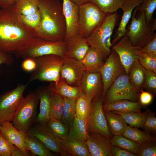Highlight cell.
I'll use <instances>...</instances> for the list:
<instances>
[{"instance_id":"cell-1","label":"cell","mask_w":156,"mask_h":156,"mask_svg":"<svg viewBox=\"0 0 156 156\" xmlns=\"http://www.w3.org/2000/svg\"><path fill=\"white\" fill-rule=\"evenodd\" d=\"M16 6L0 9V51L15 53L25 48L35 37L34 31L21 21Z\"/></svg>"},{"instance_id":"cell-2","label":"cell","mask_w":156,"mask_h":156,"mask_svg":"<svg viewBox=\"0 0 156 156\" xmlns=\"http://www.w3.org/2000/svg\"><path fill=\"white\" fill-rule=\"evenodd\" d=\"M41 23L34 31L35 37L52 41L64 40L66 24L62 4L59 0H38Z\"/></svg>"},{"instance_id":"cell-3","label":"cell","mask_w":156,"mask_h":156,"mask_svg":"<svg viewBox=\"0 0 156 156\" xmlns=\"http://www.w3.org/2000/svg\"><path fill=\"white\" fill-rule=\"evenodd\" d=\"M64 57L51 54L34 58L36 66L27 83L38 80L53 82L55 85H57L60 80L61 70Z\"/></svg>"},{"instance_id":"cell-4","label":"cell","mask_w":156,"mask_h":156,"mask_svg":"<svg viewBox=\"0 0 156 156\" xmlns=\"http://www.w3.org/2000/svg\"><path fill=\"white\" fill-rule=\"evenodd\" d=\"M137 11V7L134 10L131 22L125 36L133 46L142 48L156 35V20L154 19L148 24L144 12L138 11L139 15L136 16Z\"/></svg>"},{"instance_id":"cell-5","label":"cell","mask_w":156,"mask_h":156,"mask_svg":"<svg viewBox=\"0 0 156 156\" xmlns=\"http://www.w3.org/2000/svg\"><path fill=\"white\" fill-rule=\"evenodd\" d=\"M119 18L116 12L107 14L102 23L86 38L89 45L99 51L104 59H106L110 53L112 46L111 37Z\"/></svg>"},{"instance_id":"cell-6","label":"cell","mask_w":156,"mask_h":156,"mask_svg":"<svg viewBox=\"0 0 156 156\" xmlns=\"http://www.w3.org/2000/svg\"><path fill=\"white\" fill-rule=\"evenodd\" d=\"M65 42L64 40L52 41L35 37L24 49L15 53L17 57L35 58L48 55H55L64 57Z\"/></svg>"},{"instance_id":"cell-7","label":"cell","mask_w":156,"mask_h":156,"mask_svg":"<svg viewBox=\"0 0 156 156\" xmlns=\"http://www.w3.org/2000/svg\"><path fill=\"white\" fill-rule=\"evenodd\" d=\"M39 101L35 91L29 92L23 98L16 110L12 122L18 130L26 133L35 122Z\"/></svg>"},{"instance_id":"cell-8","label":"cell","mask_w":156,"mask_h":156,"mask_svg":"<svg viewBox=\"0 0 156 156\" xmlns=\"http://www.w3.org/2000/svg\"><path fill=\"white\" fill-rule=\"evenodd\" d=\"M106 16L92 2L79 5V34L87 38L102 23Z\"/></svg>"},{"instance_id":"cell-9","label":"cell","mask_w":156,"mask_h":156,"mask_svg":"<svg viewBox=\"0 0 156 156\" xmlns=\"http://www.w3.org/2000/svg\"><path fill=\"white\" fill-rule=\"evenodd\" d=\"M139 92L131 83L126 73L120 75L111 85L103 100V104L115 100L139 101Z\"/></svg>"},{"instance_id":"cell-10","label":"cell","mask_w":156,"mask_h":156,"mask_svg":"<svg viewBox=\"0 0 156 156\" xmlns=\"http://www.w3.org/2000/svg\"><path fill=\"white\" fill-rule=\"evenodd\" d=\"M28 85L19 84L14 89L0 95V125L6 121L12 122Z\"/></svg>"},{"instance_id":"cell-11","label":"cell","mask_w":156,"mask_h":156,"mask_svg":"<svg viewBox=\"0 0 156 156\" xmlns=\"http://www.w3.org/2000/svg\"><path fill=\"white\" fill-rule=\"evenodd\" d=\"M103 98L102 96L92 101L91 107L87 121L88 133H100L109 139L113 137L110 132L103 108Z\"/></svg>"},{"instance_id":"cell-12","label":"cell","mask_w":156,"mask_h":156,"mask_svg":"<svg viewBox=\"0 0 156 156\" xmlns=\"http://www.w3.org/2000/svg\"><path fill=\"white\" fill-rule=\"evenodd\" d=\"M106 59V61L99 71L103 85V99L114 82L120 75L125 73L118 54L112 48Z\"/></svg>"},{"instance_id":"cell-13","label":"cell","mask_w":156,"mask_h":156,"mask_svg":"<svg viewBox=\"0 0 156 156\" xmlns=\"http://www.w3.org/2000/svg\"><path fill=\"white\" fill-rule=\"evenodd\" d=\"M26 133L28 136L38 139L51 152L58 153L61 156H69L62 140L55 137L45 126L35 121Z\"/></svg>"},{"instance_id":"cell-14","label":"cell","mask_w":156,"mask_h":156,"mask_svg":"<svg viewBox=\"0 0 156 156\" xmlns=\"http://www.w3.org/2000/svg\"><path fill=\"white\" fill-rule=\"evenodd\" d=\"M86 69L82 62L66 55L61 68L60 81L69 85L80 86Z\"/></svg>"},{"instance_id":"cell-15","label":"cell","mask_w":156,"mask_h":156,"mask_svg":"<svg viewBox=\"0 0 156 156\" xmlns=\"http://www.w3.org/2000/svg\"><path fill=\"white\" fill-rule=\"evenodd\" d=\"M112 48L118 54L125 73L128 74L132 65L138 60L142 48L133 46L125 36Z\"/></svg>"},{"instance_id":"cell-16","label":"cell","mask_w":156,"mask_h":156,"mask_svg":"<svg viewBox=\"0 0 156 156\" xmlns=\"http://www.w3.org/2000/svg\"><path fill=\"white\" fill-rule=\"evenodd\" d=\"M85 143L92 156H112L111 140L100 133H88Z\"/></svg>"},{"instance_id":"cell-17","label":"cell","mask_w":156,"mask_h":156,"mask_svg":"<svg viewBox=\"0 0 156 156\" xmlns=\"http://www.w3.org/2000/svg\"><path fill=\"white\" fill-rule=\"evenodd\" d=\"M80 86L83 94L91 97L93 100L102 96L103 85L99 72L91 73L85 70Z\"/></svg>"},{"instance_id":"cell-18","label":"cell","mask_w":156,"mask_h":156,"mask_svg":"<svg viewBox=\"0 0 156 156\" xmlns=\"http://www.w3.org/2000/svg\"><path fill=\"white\" fill-rule=\"evenodd\" d=\"M62 6L66 24L65 41L79 34V5L72 0H63Z\"/></svg>"},{"instance_id":"cell-19","label":"cell","mask_w":156,"mask_h":156,"mask_svg":"<svg viewBox=\"0 0 156 156\" xmlns=\"http://www.w3.org/2000/svg\"><path fill=\"white\" fill-rule=\"evenodd\" d=\"M65 41L66 55L81 62L90 47L86 38L78 34Z\"/></svg>"},{"instance_id":"cell-20","label":"cell","mask_w":156,"mask_h":156,"mask_svg":"<svg viewBox=\"0 0 156 156\" xmlns=\"http://www.w3.org/2000/svg\"><path fill=\"white\" fill-rule=\"evenodd\" d=\"M142 0H126L121 9L123 11L120 22L112 40V45L115 44L125 35L126 28L134 9L142 2Z\"/></svg>"},{"instance_id":"cell-21","label":"cell","mask_w":156,"mask_h":156,"mask_svg":"<svg viewBox=\"0 0 156 156\" xmlns=\"http://www.w3.org/2000/svg\"><path fill=\"white\" fill-rule=\"evenodd\" d=\"M35 91L40 102V112L35 122L45 126L50 117L49 103L52 93L48 86L38 88Z\"/></svg>"},{"instance_id":"cell-22","label":"cell","mask_w":156,"mask_h":156,"mask_svg":"<svg viewBox=\"0 0 156 156\" xmlns=\"http://www.w3.org/2000/svg\"><path fill=\"white\" fill-rule=\"evenodd\" d=\"M0 132L10 143L22 151L29 152L21 132L14 127L12 122L6 121L1 123L0 125Z\"/></svg>"},{"instance_id":"cell-23","label":"cell","mask_w":156,"mask_h":156,"mask_svg":"<svg viewBox=\"0 0 156 156\" xmlns=\"http://www.w3.org/2000/svg\"><path fill=\"white\" fill-rule=\"evenodd\" d=\"M104 59L99 51L94 47L90 46L81 62L86 71L91 73L98 72L104 63Z\"/></svg>"},{"instance_id":"cell-24","label":"cell","mask_w":156,"mask_h":156,"mask_svg":"<svg viewBox=\"0 0 156 156\" xmlns=\"http://www.w3.org/2000/svg\"><path fill=\"white\" fill-rule=\"evenodd\" d=\"M142 105L139 101H133L127 99L114 101L103 104L104 110L123 112L141 113Z\"/></svg>"},{"instance_id":"cell-25","label":"cell","mask_w":156,"mask_h":156,"mask_svg":"<svg viewBox=\"0 0 156 156\" xmlns=\"http://www.w3.org/2000/svg\"><path fill=\"white\" fill-rule=\"evenodd\" d=\"M51 92L58 94L63 97L77 99L83 95L80 86H75L69 85L65 81H60L57 85L51 82L48 86Z\"/></svg>"},{"instance_id":"cell-26","label":"cell","mask_w":156,"mask_h":156,"mask_svg":"<svg viewBox=\"0 0 156 156\" xmlns=\"http://www.w3.org/2000/svg\"><path fill=\"white\" fill-rule=\"evenodd\" d=\"M21 132L28 150L34 156H53L51 151L38 139L28 136L26 133Z\"/></svg>"},{"instance_id":"cell-27","label":"cell","mask_w":156,"mask_h":156,"mask_svg":"<svg viewBox=\"0 0 156 156\" xmlns=\"http://www.w3.org/2000/svg\"><path fill=\"white\" fill-rule=\"evenodd\" d=\"M103 111L111 133L114 135H121L128 126L123 118L119 114L112 111Z\"/></svg>"},{"instance_id":"cell-28","label":"cell","mask_w":156,"mask_h":156,"mask_svg":"<svg viewBox=\"0 0 156 156\" xmlns=\"http://www.w3.org/2000/svg\"><path fill=\"white\" fill-rule=\"evenodd\" d=\"M62 140L69 156H92L85 142L78 141L68 135Z\"/></svg>"},{"instance_id":"cell-29","label":"cell","mask_w":156,"mask_h":156,"mask_svg":"<svg viewBox=\"0 0 156 156\" xmlns=\"http://www.w3.org/2000/svg\"><path fill=\"white\" fill-rule=\"evenodd\" d=\"M155 134H152L144 131H142L138 128L127 126L121 134L137 143L140 145L156 140Z\"/></svg>"},{"instance_id":"cell-30","label":"cell","mask_w":156,"mask_h":156,"mask_svg":"<svg viewBox=\"0 0 156 156\" xmlns=\"http://www.w3.org/2000/svg\"><path fill=\"white\" fill-rule=\"evenodd\" d=\"M145 70L138 60L132 65L128 74L131 83L139 92L143 89L145 77Z\"/></svg>"},{"instance_id":"cell-31","label":"cell","mask_w":156,"mask_h":156,"mask_svg":"<svg viewBox=\"0 0 156 156\" xmlns=\"http://www.w3.org/2000/svg\"><path fill=\"white\" fill-rule=\"evenodd\" d=\"M88 134L87 121L75 115L72 124L69 128L68 135L78 141L85 142Z\"/></svg>"},{"instance_id":"cell-32","label":"cell","mask_w":156,"mask_h":156,"mask_svg":"<svg viewBox=\"0 0 156 156\" xmlns=\"http://www.w3.org/2000/svg\"><path fill=\"white\" fill-rule=\"evenodd\" d=\"M112 111L120 115L130 126L138 128L142 127L150 111L149 109H147L143 113Z\"/></svg>"},{"instance_id":"cell-33","label":"cell","mask_w":156,"mask_h":156,"mask_svg":"<svg viewBox=\"0 0 156 156\" xmlns=\"http://www.w3.org/2000/svg\"><path fill=\"white\" fill-rule=\"evenodd\" d=\"M45 127L52 134L57 138L63 139L68 135L69 127L61 120L50 116Z\"/></svg>"},{"instance_id":"cell-34","label":"cell","mask_w":156,"mask_h":156,"mask_svg":"<svg viewBox=\"0 0 156 156\" xmlns=\"http://www.w3.org/2000/svg\"><path fill=\"white\" fill-rule=\"evenodd\" d=\"M92 100L91 97L84 94L77 99L75 115L77 117L87 121Z\"/></svg>"},{"instance_id":"cell-35","label":"cell","mask_w":156,"mask_h":156,"mask_svg":"<svg viewBox=\"0 0 156 156\" xmlns=\"http://www.w3.org/2000/svg\"><path fill=\"white\" fill-rule=\"evenodd\" d=\"M63 112L61 120L69 127L72 124L75 116L76 99L63 97Z\"/></svg>"},{"instance_id":"cell-36","label":"cell","mask_w":156,"mask_h":156,"mask_svg":"<svg viewBox=\"0 0 156 156\" xmlns=\"http://www.w3.org/2000/svg\"><path fill=\"white\" fill-rule=\"evenodd\" d=\"M112 145L118 146L138 156L140 145L121 135H114L111 140Z\"/></svg>"},{"instance_id":"cell-37","label":"cell","mask_w":156,"mask_h":156,"mask_svg":"<svg viewBox=\"0 0 156 156\" xmlns=\"http://www.w3.org/2000/svg\"><path fill=\"white\" fill-rule=\"evenodd\" d=\"M126 0H92V2L106 14H111L121 8Z\"/></svg>"},{"instance_id":"cell-38","label":"cell","mask_w":156,"mask_h":156,"mask_svg":"<svg viewBox=\"0 0 156 156\" xmlns=\"http://www.w3.org/2000/svg\"><path fill=\"white\" fill-rule=\"evenodd\" d=\"M63 109V97L58 94L52 93L49 103V112L50 116L61 120Z\"/></svg>"},{"instance_id":"cell-39","label":"cell","mask_w":156,"mask_h":156,"mask_svg":"<svg viewBox=\"0 0 156 156\" xmlns=\"http://www.w3.org/2000/svg\"><path fill=\"white\" fill-rule=\"evenodd\" d=\"M15 5L23 15L32 14L39 10L38 0H16Z\"/></svg>"},{"instance_id":"cell-40","label":"cell","mask_w":156,"mask_h":156,"mask_svg":"<svg viewBox=\"0 0 156 156\" xmlns=\"http://www.w3.org/2000/svg\"><path fill=\"white\" fill-rule=\"evenodd\" d=\"M137 7L138 11L144 12L147 23L151 24L155 19L153 15L156 8V0H142Z\"/></svg>"},{"instance_id":"cell-41","label":"cell","mask_w":156,"mask_h":156,"mask_svg":"<svg viewBox=\"0 0 156 156\" xmlns=\"http://www.w3.org/2000/svg\"><path fill=\"white\" fill-rule=\"evenodd\" d=\"M21 21L25 25L36 31L40 26L42 16L39 10L36 13L30 15L20 14Z\"/></svg>"},{"instance_id":"cell-42","label":"cell","mask_w":156,"mask_h":156,"mask_svg":"<svg viewBox=\"0 0 156 156\" xmlns=\"http://www.w3.org/2000/svg\"><path fill=\"white\" fill-rule=\"evenodd\" d=\"M138 60L145 69L156 73V55L140 52Z\"/></svg>"},{"instance_id":"cell-43","label":"cell","mask_w":156,"mask_h":156,"mask_svg":"<svg viewBox=\"0 0 156 156\" xmlns=\"http://www.w3.org/2000/svg\"><path fill=\"white\" fill-rule=\"evenodd\" d=\"M155 95L156 92V73L145 70V77L143 89Z\"/></svg>"},{"instance_id":"cell-44","label":"cell","mask_w":156,"mask_h":156,"mask_svg":"<svg viewBox=\"0 0 156 156\" xmlns=\"http://www.w3.org/2000/svg\"><path fill=\"white\" fill-rule=\"evenodd\" d=\"M141 128L147 133L152 134H155L156 118L154 112L150 111Z\"/></svg>"},{"instance_id":"cell-45","label":"cell","mask_w":156,"mask_h":156,"mask_svg":"<svg viewBox=\"0 0 156 156\" xmlns=\"http://www.w3.org/2000/svg\"><path fill=\"white\" fill-rule=\"evenodd\" d=\"M17 148L4 138L0 132V156H11L12 152Z\"/></svg>"},{"instance_id":"cell-46","label":"cell","mask_w":156,"mask_h":156,"mask_svg":"<svg viewBox=\"0 0 156 156\" xmlns=\"http://www.w3.org/2000/svg\"><path fill=\"white\" fill-rule=\"evenodd\" d=\"M156 155V140L140 145L138 156H155Z\"/></svg>"},{"instance_id":"cell-47","label":"cell","mask_w":156,"mask_h":156,"mask_svg":"<svg viewBox=\"0 0 156 156\" xmlns=\"http://www.w3.org/2000/svg\"><path fill=\"white\" fill-rule=\"evenodd\" d=\"M140 52L156 55V35L142 48Z\"/></svg>"},{"instance_id":"cell-48","label":"cell","mask_w":156,"mask_h":156,"mask_svg":"<svg viewBox=\"0 0 156 156\" xmlns=\"http://www.w3.org/2000/svg\"><path fill=\"white\" fill-rule=\"evenodd\" d=\"M139 93V101L143 106L150 104L153 99V94L148 92L144 91L142 89Z\"/></svg>"},{"instance_id":"cell-49","label":"cell","mask_w":156,"mask_h":156,"mask_svg":"<svg viewBox=\"0 0 156 156\" xmlns=\"http://www.w3.org/2000/svg\"><path fill=\"white\" fill-rule=\"evenodd\" d=\"M24 59L21 64L22 69L27 72L34 71L36 66V62L34 58H27Z\"/></svg>"},{"instance_id":"cell-50","label":"cell","mask_w":156,"mask_h":156,"mask_svg":"<svg viewBox=\"0 0 156 156\" xmlns=\"http://www.w3.org/2000/svg\"><path fill=\"white\" fill-rule=\"evenodd\" d=\"M111 150L112 156H137L134 153L116 146L112 145Z\"/></svg>"},{"instance_id":"cell-51","label":"cell","mask_w":156,"mask_h":156,"mask_svg":"<svg viewBox=\"0 0 156 156\" xmlns=\"http://www.w3.org/2000/svg\"><path fill=\"white\" fill-rule=\"evenodd\" d=\"M14 58L11 53L4 52L0 51V66L2 64L9 65L14 61ZM1 71L0 68V75Z\"/></svg>"},{"instance_id":"cell-52","label":"cell","mask_w":156,"mask_h":156,"mask_svg":"<svg viewBox=\"0 0 156 156\" xmlns=\"http://www.w3.org/2000/svg\"><path fill=\"white\" fill-rule=\"evenodd\" d=\"M16 0H0V7L1 8L14 6Z\"/></svg>"},{"instance_id":"cell-53","label":"cell","mask_w":156,"mask_h":156,"mask_svg":"<svg viewBox=\"0 0 156 156\" xmlns=\"http://www.w3.org/2000/svg\"><path fill=\"white\" fill-rule=\"evenodd\" d=\"M34 156L30 154L29 152H26L19 149L18 148L14 150L11 154V156Z\"/></svg>"},{"instance_id":"cell-54","label":"cell","mask_w":156,"mask_h":156,"mask_svg":"<svg viewBox=\"0 0 156 156\" xmlns=\"http://www.w3.org/2000/svg\"><path fill=\"white\" fill-rule=\"evenodd\" d=\"M78 5H80L83 4L88 3L92 2V0H72Z\"/></svg>"}]
</instances>
